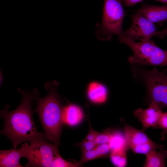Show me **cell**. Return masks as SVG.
Instances as JSON below:
<instances>
[{
  "label": "cell",
  "instance_id": "1",
  "mask_svg": "<svg viewBox=\"0 0 167 167\" xmlns=\"http://www.w3.org/2000/svg\"><path fill=\"white\" fill-rule=\"evenodd\" d=\"M22 96L19 105L10 111L9 106L6 105L0 111V117L4 121V126L0 134L7 137L12 143L14 148L23 142H28L29 144L48 141L45 134L38 131L32 117V102L39 98L36 88L28 92L19 88Z\"/></svg>",
  "mask_w": 167,
  "mask_h": 167
},
{
  "label": "cell",
  "instance_id": "2",
  "mask_svg": "<svg viewBox=\"0 0 167 167\" xmlns=\"http://www.w3.org/2000/svg\"><path fill=\"white\" fill-rule=\"evenodd\" d=\"M47 94L38 98L35 112L40 121L48 140L60 146V137L64 124L62 119V108L60 101L53 83L46 84Z\"/></svg>",
  "mask_w": 167,
  "mask_h": 167
},
{
  "label": "cell",
  "instance_id": "3",
  "mask_svg": "<svg viewBox=\"0 0 167 167\" xmlns=\"http://www.w3.org/2000/svg\"><path fill=\"white\" fill-rule=\"evenodd\" d=\"M118 39L133 51V54L128 58L130 63L139 66H167V50L159 48L153 40L136 42L122 36H119Z\"/></svg>",
  "mask_w": 167,
  "mask_h": 167
},
{
  "label": "cell",
  "instance_id": "4",
  "mask_svg": "<svg viewBox=\"0 0 167 167\" xmlns=\"http://www.w3.org/2000/svg\"><path fill=\"white\" fill-rule=\"evenodd\" d=\"M131 70L135 79L145 85L151 101L162 109L167 108V70L161 72L156 67L149 70L133 65Z\"/></svg>",
  "mask_w": 167,
  "mask_h": 167
},
{
  "label": "cell",
  "instance_id": "5",
  "mask_svg": "<svg viewBox=\"0 0 167 167\" xmlns=\"http://www.w3.org/2000/svg\"><path fill=\"white\" fill-rule=\"evenodd\" d=\"M124 0H105L102 21L96 25V35L99 40L111 39L113 35L122 34V24L125 15L122 6Z\"/></svg>",
  "mask_w": 167,
  "mask_h": 167
},
{
  "label": "cell",
  "instance_id": "6",
  "mask_svg": "<svg viewBox=\"0 0 167 167\" xmlns=\"http://www.w3.org/2000/svg\"><path fill=\"white\" fill-rule=\"evenodd\" d=\"M57 145L44 141L28 145L21 143L24 157L27 159L26 167H51L54 159L60 155Z\"/></svg>",
  "mask_w": 167,
  "mask_h": 167
},
{
  "label": "cell",
  "instance_id": "7",
  "mask_svg": "<svg viewBox=\"0 0 167 167\" xmlns=\"http://www.w3.org/2000/svg\"><path fill=\"white\" fill-rule=\"evenodd\" d=\"M132 22L130 27L123 31L122 35L128 39L140 41H149L157 31L156 26L139 13L137 12L131 16Z\"/></svg>",
  "mask_w": 167,
  "mask_h": 167
},
{
  "label": "cell",
  "instance_id": "8",
  "mask_svg": "<svg viewBox=\"0 0 167 167\" xmlns=\"http://www.w3.org/2000/svg\"><path fill=\"white\" fill-rule=\"evenodd\" d=\"M162 109L157 103L152 101L148 108H138L134 112V114L142 123L144 131L150 127L158 129L159 120L163 113Z\"/></svg>",
  "mask_w": 167,
  "mask_h": 167
},
{
  "label": "cell",
  "instance_id": "9",
  "mask_svg": "<svg viewBox=\"0 0 167 167\" xmlns=\"http://www.w3.org/2000/svg\"><path fill=\"white\" fill-rule=\"evenodd\" d=\"M137 12L154 24H162L167 21V5L159 6L143 3Z\"/></svg>",
  "mask_w": 167,
  "mask_h": 167
},
{
  "label": "cell",
  "instance_id": "10",
  "mask_svg": "<svg viewBox=\"0 0 167 167\" xmlns=\"http://www.w3.org/2000/svg\"><path fill=\"white\" fill-rule=\"evenodd\" d=\"M124 125V133L130 148L152 141L143 129H138L126 123Z\"/></svg>",
  "mask_w": 167,
  "mask_h": 167
},
{
  "label": "cell",
  "instance_id": "11",
  "mask_svg": "<svg viewBox=\"0 0 167 167\" xmlns=\"http://www.w3.org/2000/svg\"><path fill=\"white\" fill-rule=\"evenodd\" d=\"M24 157L23 148H13L0 151V167H22L19 162L20 159Z\"/></svg>",
  "mask_w": 167,
  "mask_h": 167
},
{
  "label": "cell",
  "instance_id": "12",
  "mask_svg": "<svg viewBox=\"0 0 167 167\" xmlns=\"http://www.w3.org/2000/svg\"><path fill=\"white\" fill-rule=\"evenodd\" d=\"M62 117L64 124L74 126L82 121L84 114L80 107L74 104H69L63 108Z\"/></svg>",
  "mask_w": 167,
  "mask_h": 167
},
{
  "label": "cell",
  "instance_id": "13",
  "mask_svg": "<svg viewBox=\"0 0 167 167\" xmlns=\"http://www.w3.org/2000/svg\"><path fill=\"white\" fill-rule=\"evenodd\" d=\"M146 159L143 165L144 167H165V159L167 157V150L164 147L151 151L146 155Z\"/></svg>",
  "mask_w": 167,
  "mask_h": 167
},
{
  "label": "cell",
  "instance_id": "14",
  "mask_svg": "<svg viewBox=\"0 0 167 167\" xmlns=\"http://www.w3.org/2000/svg\"><path fill=\"white\" fill-rule=\"evenodd\" d=\"M88 94V98L92 102L102 103L106 100L107 90L103 84L96 82H93L89 85Z\"/></svg>",
  "mask_w": 167,
  "mask_h": 167
},
{
  "label": "cell",
  "instance_id": "15",
  "mask_svg": "<svg viewBox=\"0 0 167 167\" xmlns=\"http://www.w3.org/2000/svg\"><path fill=\"white\" fill-rule=\"evenodd\" d=\"M111 152L128 150L130 148L125 133L119 131L111 132V137L108 143Z\"/></svg>",
  "mask_w": 167,
  "mask_h": 167
},
{
  "label": "cell",
  "instance_id": "16",
  "mask_svg": "<svg viewBox=\"0 0 167 167\" xmlns=\"http://www.w3.org/2000/svg\"><path fill=\"white\" fill-rule=\"evenodd\" d=\"M127 150H122L111 151L109 154L110 160L116 167H125L127 164Z\"/></svg>",
  "mask_w": 167,
  "mask_h": 167
},
{
  "label": "cell",
  "instance_id": "17",
  "mask_svg": "<svg viewBox=\"0 0 167 167\" xmlns=\"http://www.w3.org/2000/svg\"><path fill=\"white\" fill-rule=\"evenodd\" d=\"M164 145L155 143L153 141L131 148L135 153L146 155L152 151L160 149Z\"/></svg>",
  "mask_w": 167,
  "mask_h": 167
},
{
  "label": "cell",
  "instance_id": "18",
  "mask_svg": "<svg viewBox=\"0 0 167 167\" xmlns=\"http://www.w3.org/2000/svg\"><path fill=\"white\" fill-rule=\"evenodd\" d=\"M111 137V132L109 128L103 132H98L95 142L97 145L104 143H108Z\"/></svg>",
  "mask_w": 167,
  "mask_h": 167
},
{
  "label": "cell",
  "instance_id": "19",
  "mask_svg": "<svg viewBox=\"0 0 167 167\" xmlns=\"http://www.w3.org/2000/svg\"><path fill=\"white\" fill-rule=\"evenodd\" d=\"M79 166L77 163H75L66 161L59 155L54 160L51 167H76Z\"/></svg>",
  "mask_w": 167,
  "mask_h": 167
},
{
  "label": "cell",
  "instance_id": "20",
  "mask_svg": "<svg viewBox=\"0 0 167 167\" xmlns=\"http://www.w3.org/2000/svg\"><path fill=\"white\" fill-rule=\"evenodd\" d=\"M100 157L94 148L92 150L87 151L82 155L80 160L77 162L79 166L88 161L99 158Z\"/></svg>",
  "mask_w": 167,
  "mask_h": 167
},
{
  "label": "cell",
  "instance_id": "21",
  "mask_svg": "<svg viewBox=\"0 0 167 167\" xmlns=\"http://www.w3.org/2000/svg\"><path fill=\"white\" fill-rule=\"evenodd\" d=\"M158 129L162 130L161 137L167 135V112L162 113L159 120Z\"/></svg>",
  "mask_w": 167,
  "mask_h": 167
},
{
  "label": "cell",
  "instance_id": "22",
  "mask_svg": "<svg viewBox=\"0 0 167 167\" xmlns=\"http://www.w3.org/2000/svg\"><path fill=\"white\" fill-rule=\"evenodd\" d=\"M100 158L105 157L109 154L111 150L108 143H104L97 145L95 148Z\"/></svg>",
  "mask_w": 167,
  "mask_h": 167
},
{
  "label": "cell",
  "instance_id": "23",
  "mask_svg": "<svg viewBox=\"0 0 167 167\" xmlns=\"http://www.w3.org/2000/svg\"><path fill=\"white\" fill-rule=\"evenodd\" d=\"M97 146L95 142L88 141L84 139L80 145L82 155L87 151L94 149Z\"/></svg>",
  "mask_w": 167,
  "mask_h": 167
},
{
  "label": "cell",
  "instance_id": "24",
  "mask_svg": "<svg viewBox=\"0 0 167 167\" xmlns=\"http://www.w3.org/2000/svg\"><path fill=\"white\" fill-rule=\"evenodd\" d=\"M89 129L88 133L85 139L88 141L95 142L98 132L94 131L92 128L89 120Z\"/></svg>",
  "mask_w": 167,
  "mask_h": 167
},
{
  "label": "cell",
  "instance_id": "25",
  "mask_svg": "<svg viewBox=\"0 0 167 167\" xmlns=\"http://www.w3.org/2000/svg\"><path fill=\"white\" fill-rule=\"evenodd\" d=\"M143 0H124L123 2L124 5L127 7L135 5L138 3L141 2Z\"/></svg>",
  "mask_w": 167,
  "mask_h": 167
},
{
  "label": "cell",
  "instance_id": "26",
  "mask_svg": "<svg viewBox=\"0 0 167 167\" xmlns=\"http://www.w3.org/2000/svg\"><path fill=\"white\" fill-rule=\"evenodd\" d=\"M161 38H162L165 36H167V27L164 29L157 31L155 33V35Z\"/></svg>",
  "mask_w": 167,
  "mask_h": 167
},
{
  "label": "cell",
  "instance_id": "27",
  "mask_svg": "<svg viewBox=\"0 0 167 167\" xmlns=\"http://www.w3.org/2000/svg\"><path fill=\"white\" fill-rule=\"evenodd\" d=\"M2 73L1 72V71H0V85H1V84L2 85Z\"/></svg>",
  "mask_w": 167,
  "mask_h": 167
},
{
  "label": "cell",
  "instance_id": "28",
  "mask_svg": "<svg viewBox=\"0 0 167 167\" xmlns=\"http://www.w3.org/2000/svg\"><path fill=\"white\" fill-rule=\"evenodd\" d=\"M156 1H160L163 3L167 4V0H155Z\"/></svg>",
  "mask_w": 167,
  "mask_h": 167
},
{
  "label": "cell",
  "instance_id": "29",
  "mask_svg": "<svg viewBox=\"0 0 167 167\" xmlns=\"http://www.w3.org/2000/svg\"><path fill=\"white\" fill-rule=\"evenodd\" d=\"M161 139L162 140H166V139L167 140V135H166V136H163V137H162L161 138Z\"/></svg>",
  "mask_w": 167,
  "mask_h": 167
}]
</instances>
